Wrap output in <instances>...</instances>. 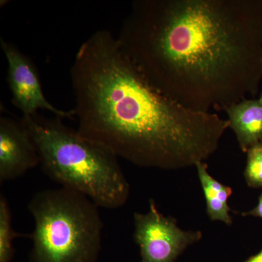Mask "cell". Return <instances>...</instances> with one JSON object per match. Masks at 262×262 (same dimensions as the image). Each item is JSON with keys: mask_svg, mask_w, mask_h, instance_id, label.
Instances as JSON below:
<instances>
[{"mask_svg": "<svg viewBox=\"0 0 262 262\" xmlns=\"http://www.w3.org/2000/svg\"><path fill=\"white\" fill-rule=\"evenodd\" d=\"M117 39L151 87L192 111L259 91L262 0H137Z\"/></svg>", "mask_w": 262, "mask_h": 262, "instance_id": "6da1fadb", "label": "cell"}, {"mask_svg": "<svg viewBox=\"0 0 262 262\" xmlns=\"http://www.w3.org/2000/svg\"><path fill=\"white\" fill-rule=\"evenodd\" d=\"M70 75L79 133L141 168L196 166L229 128L217 114L188 110L151 87L110 31L81 45Z\"/></svg>", "mask_w": 262, "mask_h": 262, "instance_id": "7a4b0ae2", "label": "cell"}, {"mask_svg": "<svg viewBox=\"0 0 262 262\" xmlns=\"http://www.w3.org/2000/svg\"><path fill=\"white\" fill-rule=\"evenodd\" d=\"M39 152L43 172L52 180L81 193L99 208L116 209L130 193L116 155L84 137L61 117L22 116Z\"/></svg>", "mask_w": 262, "mask_h": 262, "instance_id": "3957f363", "label": "cell"}, {"mask_svg": "<svg viewBox=\"0 0 262 262\" xmlns=\"http://www.w3.org/2000/svg\"><path fill=\"white\" fill-rule=\"evenodd\" d=\"M97 205L68 189H44L32 196L33 262H94L101 248L103 222Z\"/></svg>", "mask_w": 262, "mask_h": 262, "instance_id": "277c9868", "label": "cell"}, {"mask_svg": "<svg viewBox=\"0 0 262 262\" xmlns=\"http://www.w3.org/2000/svg\"><path fill=\"white\" fill-rule=\"evenodd\" d=\"M134 239L141 262H175L179 255L203 237L201 231H184L175 219L160 213L153 200L145 213H134Z\"/></svg>", "mask_w": 262, "mask_h": 262, "instance_id": "5b68a950", "label": "cell"}, {"mask_svg": "<svg viewBox=\"0 0 262 262\" xmlns=\"http://www.w3.org/2000/svg\"><path fill=\"white\" fill-rule=\"evenodd\" d=\"M0 46L8 62L7 80L12 93V101L23 116L34 115L38 110H42L62 119L75 117L74 110H59L46 98L37 68L28 56L3 38L0 39Z\"/></svg>", "mask_w": 262, "mask_h": 262, "instance_id": "8992f818", "label": "cell"}, {"mask_svg": "<svg viewBox=\"0 0 262 262\" xmlns=\"http://www.w3.org/2000/svg\"><path fill=\"white\" fill-rule=\"evenodd\" d=\"M40 164L34 139L21 118L0 117V184L24 175Z\"/></svg>", "mask_w": 262, "mask_h": 262, "instance_id": "52a82bcc", "label": "cell"}, {"mask_svg": "<svg viewBox=\"0 0 262 262\" xmlns=\"http://www.w3.org/2000/svg\"><path fill=\"white\" fill-rule=\"evenodd\" d=\"M230 127L244 152L262 141V104L258 99L243 100L225 110Z\"/></svg>", "mask_w": 262, "mask_h": 262, "instance_id": "ba28073f", "label": "cell"}, {"mask_svg": "<svg viewBox=\"0 0 262 262\" xmlns=\"http://www.w3.org/2000/svg\"><path fill=\"white\" fill-rule=\"evenodd\" d=\"M195 167L206 198L207 213L210 220L232 225V218L229 213L231 208L227 203L229 196L232 195V188L224 185L212 177L205 162L196 164Z\"/></svg>", "mask_w": 262, "mask_h": 262, "instance_id": "9c48e42d", "label": "cell"}, {"mask_svg": "<svg viewBox=\"0 0 262 262\" xmlns=\"http://www.w3.org/2000/svg\"><path fill=\"white\" fill-rule=\"evenodd\" d=\"M21 234L16 233L12 225L11 211L8 201L3 194L0 195V262H10L14 249L13 239Z\"/></svg>", "mask_w": 262, "mask_h": 262, "instance_id": "30bf717a", "label": "cell"}, {"mask_svg": "<svg viewBox=\"0 0 262 262\" xmlns=\"http://www.w3.org/2000/svg\"><path fill=\"white\" fill-rule=\"evenodd\" d=\"M247 163L244 171L248 187L262 188V141L247 151Z\"/></svg>", "mask_w": 262, "mask_h": 262, "instance_id": "8fae6325", "label": "cell"}, {"mask_svg": "<svg viewBox=\"0 0 262 262\" xmlns=\"http://www.w3.org/2000/svg\"><path fill=\"white\" fill-rule=\"evenodd\" d=\"M242 215L244 216H248V215H252V216L258 217L262 220V192L258 198L257 206L255 207L251 211L246 212V213H242Z\"/></svg>", "mask_w": 262, "mask_h": 262, "instance_id": "7c38bea8", "label": "cell"}, {"mask_svg": "<svg viewBox=\"0 0 262 262\" xmlns=\"http://www.w3.org/2000/svg\"><path fill=\"white\" fill-rule=\"evenodd\" d=\"M245 262H262V250L257 254L254 255L252 257L248 258L247 261Z\"/></svg>", "mask_w": 262, "mask_h": 262, "instance_id": "4fadbf2b", "label": "cell"}, {"mask_svg": "<svg viewBox=\"0 0 262 262\" xmlns=\"http://www.w3.org/2000/svg\"><path fill=\"white\" fill-rule=\"evenodd\" d=\"M258 100H259L260 102H261V103L262 104V93H261V96H260V98H258Z\"/></svg>", "mask_w": 262, "mask_h": 262, "instance_id": "5bb4252c", "label": "cell"}]
</instances>
